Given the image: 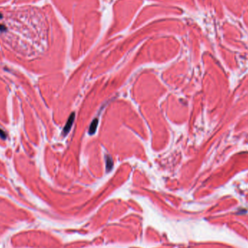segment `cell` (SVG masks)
<instances>
[{"label": "cell", "mask_w": 248, "mask_h": 248, "mask_svg": "<svg viewBox=\"0 0 248 248\" xmlns=\"http://www.w3.org/2000/svg\"><path fill=\"white\" fill-rule=\"evenodd\" d=\"M74 118H75V113H72L70 117H69V118L67 120L66 123V125H65V126L63 129V133H65V134H67V133L70 131L71 127H72L73 123L74 121Z\"/></svg>", "instance_id": "obj_1"}, {"label": "cell", "mask_w": 248, "mask_h": 248, "mask_svg": "<svg viewBox=\"0 0 248 248\" xmlns=\"http://www.w3.org/2000/svg\"><path fill=\"white\" fill-rule=\"evenodd\" d=\"M112 167V161L111 160L110 156H107V171H110Z\"/></svg>", "instance_id": "obj_3"}, {"label": "cell", "mask_w": 248, "mask_h": 248, "mask_svg": "<svg viewBox=\"0 0 248 248\" xmlns=\"http://www.w3.org/2000/svg\"><path fill=\"white\" fill-rule=\"evenodd\" d=\"M0 136H1V137L3 138V139H4L5 137H6V136H5L4 133L3 132V131H1V129H0Z\"/></svg>", "instance_id": "obj_4"}, {"label": "cell", "mask_w": 248, "mask_h": 248, "mask_svg": "<svg viewBox=\"0 0 248 248\" xmlns=\"http://www.w3.org/2000/svg\"><path fill=\"white\" fill-rule=\"evenodd\" d=\"M97 126H98V120L97 119H94L92 121V123H91V126H90V128H89V133H90V134H93L94 133H95Z\"/></svg>", "instance_id": "obj_2"}]
</instances>
